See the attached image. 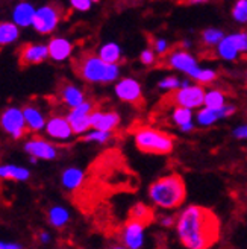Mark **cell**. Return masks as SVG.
Instances as JSON below:
<instances>
[{"label":"cell","mask_w":247,"mask_h":249,"mask_svg":"<svg viewBox=\"0 0 247 249\" xmlns=\"http://www.w3.org/2000/svg\"><path fill=\"white\" fill-rule=\"evenodd\" d=\"M96 109V105L93 101H85L82 105L70 109V113L67 114V120L71 126L73 134L76 135H85L91 129L90 124V116Z\"/></svg>","instance_id":"obj_12"},{"label":"cell","mask_w":247,"mask_h":249,"mask_svg":"<svg viewBox=\"0 0 247 249\" xmlns=\"http://www.w3.org/2000/svg\"><path fill=\"white\" fill-rule=\"evenodd\" d=\"M111 139H113V132H103V131H96V129H90L86 132L82 140L86 143H97V144H105L108 143Z\"/></svg>","instance_id":"obj_33"},{"label":"cell","mask_w":247,"mask_h":249,"mask_svg":"<svg viewBox=\"0 0 247 249\" xmlns=\"http://www.w3.org/2000/svg\"><path fill=\"white\" fill-rule=\"evenodd\" d=\"M108 249H126V248L123 246V245H113V246L108 248Z\"/></svg>","instance_id":"obj_44"},{"label":"cell","mask_w":247,"mask_h":249,"mask_svg":"<svg viewBox=\"0 0 247 249\" xmlns=\"http://www.w3.org/2000/svg\"><path fill=\"white\" fill-rule=\"evenodd\" d=\"M228 104V97L223 90L220 89H205V99H203V107L206 108H221Z\"/></svg>","instance_id":"obj_27"},{"label":"cell","mask_w":247,"mask_h":249,"mask_svg":"<svg viewBox=\"0 0 247 249\" xmlns=\"http://www.w3.org/2000/svg\"><path fill=\"white\" fill-rule=\"evenodd\" d=\"M194 116H196V113H194V111H191V109H188V108L173 107L170 119H171L173 124H176L178 129H179V128L183 126V124L193 123L194 122Z\"/></svg>","instance_id":"obj_29"},{"label":"cell","mask_w":247,"mask_h":249,"mask_svg":"<svg viewBox=\"0 0 247 249\" xmlns=\"http://www.w3.org/2000/svg\"><path fill=\"white\" fill-rule=\"evenodd\" d=\"M49 58V47L46 44L26 43L20 47L18 59L21 66H33L44 62Z\"/></svg>","instance_id":"obj_16"},{"label":"cell","mask_w":247,"mask_h":249,"mask_svg":"<svg viewBox=\"0 0 247 249\" xmlns=\"http://www.w3.org/2000/svg\"><path fill=\"white\" fill-rule=\"evenodd\" d=\"M61 99H63V102L67 107H70V109L82 105L86 101L83 90L79 89V87L75 84H64L63 85V89H61Z\"/></svg>","instance_id":"obj_22"},{"label":"cell","mask_w":247,"mask_h":249,"mask_svg":"<svg viewBox=\"0 0 247 249\" xmlns=\"http://www.w3.org/2000/svg\"><path fill=\"white\" fill-rule=\"evenodd\" d=\"M140 62L143 66H155V62H156V53L152 51V47H146L141 51L140 53Z\"/></svg>","instance_id":"obj_36"},{"label":"cell","mask_w":247,"mask_h":249,"mask_svg":"<svg viewBox=\"0 0 247 249\" xmlns=\"http://www.w3.org/2000/svg\"><path fill=\"white\" fill-rule=\"evenodd\" d=\"M158 223L163 228H175L176 227V216L173 213H163L158 217Z\"/></svg>","instance_id":"obj_37"},{"label":"cell","mask_w":247,"mask_h":249,"mask_svg":"<svg viewBox=\"0 0 247 249\" xmlns=\"http://www.w3.org/2000/svg\"><path fill=\"white\" fill-rule=\"evenodd\" d=\"M225 32L221 31L220 28H206L203 29L200 38H202V43L206 46V47H217L218 43L225 38Z\"/></svg>","instance_id":"obj_30"},{"label":"cell","mask_w":247,"mask_h":249,"mask_svg":"<svg viewBox=\"0 0 247 249\" xmlns=\"http://www.w3.org/2000/svg\"><path fill=\"white\" fill-rule=\"evenodd\" d=\"M31 178V172L26 167H20L16 164H0V179L8 181H28Z\"/></svg>","instance_id":"obj_24"},{"label":"cell","mask_w":247,"mask_h":249,"mask_svg":"<svg viewBox=\"0 0 247 249\" xmlns=\"http://www.w3.org/2000/svg\"><path fill=\"white\" fill-rule=\"evenodd\" d=\"M147 195L150 202L159 210H178L187 201V185L178 172H171L155 179L149 185Z\"/></svg>","instance_id":"obj_2"},{"label":"cell","mask_w":247,"mask_h":249,"mask_svg":"<svg viewBox=\"0 0 247 249\" xmlns=\"http://www.w3.org/2000/svg\"><path fill=\"white\" fill-rule=\"evenodd\" d=\"M129 219L141 222V223H144V225H147V223H150L153 220V211L147 204L137 202V204H133L129 210Z\"/></svg>","instance_id":"obj_28"},{"label":"cell","mask_w":247,"mask_h":249,"mask_svg":"<svg viewBox=\"0 0 247 249\" xmlns=\"http://www.w3.org/2000/svg\"><path fill=\"white\" fill-rule=\"evenodd\" d=\"M121 117L117 111H102V109H94L90 116V124L96 131H103V132H113L120 126Z\"/></svg>","instance_id":"obj_14"},{"label":"cell","mask_w":247,"mask_h":249,"mask_svg":"<svg viewBox=\"0 0 247 249\" xmlns=\"http://www.w3.org/2000/svg\"><path fill=\"white\" fill-rule=\"evenodd\" d=\"M232 18L240 24H247V0H237L232 6Z\"/></svg>","instance_id":"obj_34"},{"label":"cell","mask_w":247,"mask_h":249,"mask_svg":"<svg viewBox=\"0 0 247 249\" xmlns=\"http://www.w3.org/2000/svg\"><path fill=\"white\" fill-rule=\"evenodd\" d=\"M205 99V87L199 84H191L187 89H179L170 96V101L175 107L188 108L191 111H199L203 108Z\"/></svg>","instance_id":"obj_7"},{"label":"cell","mask_w":247,"mask_h":249,"mask_svg":"<svg viewBox=\"0 0 247 249\" xmlns=\"http://www.w3.org/2000/svg\"><path fill=\"white\" fill-rule=\"evenodd\" d=\"M243 53H247V31L225 35L215 47V55L226 62H235Z\"/></svg>","instance_id":"obj_5"},{"label":"cell","mask_w":247,"mask_h":249,"mask_svg":"<svg viewBox=\"0 0 247 249\" xmlns=\"http://www.w3.org/2000/svg\"><path fill=\"white\" fill-rule=\"evenodd\" d=\"M76 73L88 84H111L121 76L118 64H106L97 53H85L76 61Z\"/></svg>","instance_id":"obj_3"},{"label":"cell","mask_w":247,"mask_h":249,"mask_svg":"<svg viewBox=\"0 0 247 249\" xmlns=\"http://www.w3.org/2000/svg\"><path fill=\"white\" fill-rule=\"evenodd\" d=\"M0 128L9 137L18 140L26 134V122H24L23 109L18 107H8L0 114Z\"/></svg>","instance_id":"obj_8"},{"label":"cell","mask_w":247,"mask_h":249,"mask_svg":"<svg viewBox=\"0 0 247 249\" xmlns=\"http://www.w3.org/2000/svg\"><path fill=\"white\" fill-rule=\"evenodd\" d=\"M44 129H46V134L56 142H68L73 137L70 123H68L67 117H63V116L50 117L47 120Z\"/></svg>","instance_id":"obj_17"},{"label":"cell","mask_w":247,"mask_h":249,"mask_svg":"<svg viewBox=\"0 0 247 249\" xmlns=\"http://www.w3.org/2000/svg\"><path fill=\"white\" fill-rule=\"evenodd\" d=\"M20 29L17 24L12 21H2L0 23V47L9 46L18 40Z\"/></svg>","instance_id":"obj_26"},{"label":"cell","mask_w":247,"mask_h":249,"mask_svg":"<svg viewBox=\"0 0 247 249\" xmlns=\"http://www.w3.org/2000/svg\"><path fill=\"white\" fill-rule=\"evenodd\" d=\"M23 116H24V122H26V128L29 131H41L46 128V117H44V113L36 107V105H26L23 108Z\"/></svg>","instance_id":"obj_20"},{"label":"cell","mask_w":247,"mask_h":249,"mask_svg":"<svg viewBox=\"0 0 247 249\" xmlns=\"http://www.w3.org/2000/svg\"><path fill=\"white\" fill-rule=\"evenodd\" d=\"M0 249H23V246L17 242H5L0 240Z\"/></svg>","instance_id":"obj_40"},{"label":"cell","mask_w":247,"mask_h":249,"mask_svg":"<svg viewBox=\"0 0 247 249\" xmlns=\"http://www.w3.org/2000/svg\"><path fill=\"white\" fill-rule=\"evenodd\" d=\"M220 219L213 210L200 205L183 207L176 216V234L183 248L209 249L220 239Z\"/></svg>","instance_id":"obj_1"},{"label":"cell","mask_w":247,"mask_h":249,"mask_svg":"<svg viewBox=\"0 0 247 249\" xmlns=\"http://www.w3.org/2000/svg\"><path fill=\"white\" fill-rule=\"evenodd\" d=\"M114 93L117 99L126 104H138L143 99V87L140 81L126 76L120 78L114 85Z\"/></svg>","instance_id":"obj_13"},{"label":"cell","mask_w":247,"mask_h":249,"mask_svg":"<svg viewBox=\"0 0 247 249\" xmlns=\"http://www.w3.org/2000/svg\"><path fill=\"white\" fill-rule=\"evenodd\" d=\"M217 76H218L217 70L209 69V67H200L199 70L194 73V76L191 78V81L194 84H199V85L203 87V85H209V84L215 82Z\"/></svg>","instance_id":"obj_31"},{"label":"cell","mask_w":247,"mask_h":249,"mask_svg":"<svg viewBox=\"0 0 247 249\" xmlns=\"http://www.w3.org/2000/svg\"><path fill=\"white\" fill-rule=\"evenodd\" d=\"M38 240H40V243H43V245H47V243H50V240H52V235L49 234L47 231H41V232L38 234Z\"/></svg>","instance_id":"obj_41"},{"label":"cell","mask_w":247,"mask_h":249,"mask_svg":"<svg viewBox=\"0 0 247 249\" xmlns=\"http://www.w3.org/2000/svg\"><path fill=\"white\" fill-rule=\"evenodd\" d=\"M232 135H233V139H237V140L247 142V123H241L238 126L233 128Z\"/></svg>","instance_id":"obj_39"},{"label":"cell","mask_w":247,"mask_h":249,"mask_svg":"<svg viewBox=\"0 0 247 249\" xmlns=\"http://www.w3.org/2000/svg\"><path fill=\"white\" fill-rule=\"evenodd\" d=\"M36 9L29 2H20L12 9V23L17 24L18 28H29L33 23Z\"/></svg>","instance_id":"obj_19"},{"label":"cell","mask_w":247,"mask_h":249,"mask_svg":"<svg viewBox=\"0 0 247 249\" xmlns=\"http://www.w3.org/2000/svg\"><path fill=\"white\" fill-rule=\"evenodd\" d=\"M165 64L168 69L179 71L190 79L194 76V73L200 69L199 59H197L190 51H183L181 47L173 49L171 52H168L165 58Z\"/></svg>","instance_id":"obj_6"},{"label":"cell","mask_w":247,"mask_h":249,"mask_svg":"<svg viewBox=\"0 0 247 249\" xmlns=\"http://www.w3.org/2000/svg\"><path fill=\"white\" fill-rule=\"evenodd\" d=\"M97 56L106 64H118L123 61V49L115 41L103 43L97 51Z\"/></svg>","instance_id":"obj_21"},{"label":"cell","mask_w":247,"mask_h":249,"mask_svg":"<svg viewBox=\"0 0 247 249\" xmlns=\"http://www.w3.org/2000/svg\"><path fill=\"white\" fill-rule=\"evenodd\" d=\"M93 5H94V2H91V0H71L70 2V6L79 12L90 11L93 8Z\"/></svg>","instance_id":"obj_38"},{"label":"cell","mask_w":247,"mask_h":249,"mask_svg":"<svg viewBox=\"0 0 247 249\" xmlns=\"http://www.w3.org/2000/svg\"><path fill=\"white\" fill-rule=\"evenodd\" d=\"M49 58H52L56 62H63L67 61L75 51V46L73 43L64 36H55L49 43Z\"/></svg>","instance_id":"obj_18"},{"label":"cell","mask_w":247,"mask_h":249,"mask_svg":"<svg viewBox=\"0 0 247 249\" xmlns=\"http://www.w3.org/2000/svg\"><path fill=\"white\" fill-rule=\"evenodd\" d=\"M193 46V43L190 41V40H183V43H182V47L181 49H183V51H188V49Z\"/></svg>","instance_id":"obj_43"},{"label":"cell","mask_w":247,"mask_h":249,"mask_svg":"<svg viewBox=\"0 0 247 249\" xmlns=\"http://www.w3.org/2000/svg\"><path fill=\"white\" fill-rule=\"evenodd\" d=\"M235 113H237V107L233 104H229V102L221 108H206V107H203L199 111H196L194 123H196V126L209 128V126H213V124L218 123L220 120L232 117Z\"/></svg>","instance_id":"obj_11"},{"label":"cell","mask_w":247,"mask_h":249,"mask_svg":"<svg viewBox=\"0 0 247 249\" xmlns=\"http://www.w3.org/2000/svg\"><path fill=\"white\" fill-rule=\"evenodd\" d=\"M61 21V8L55 5H43L36 9L32 28L38 34H50Z\"/></svg>","instance_id":"obj_10"},{"label":"cell","mask_w":247,"mask_h":249,"mask_svg":"<svg viewBox=\"0 0 247 249\" xmlns=\"http://www.w3.org/2000/svg\"><path fill=\"white\" fill-rule=\"evenodd\" d=\"M29 161H31L32 164H36V163H38V160H36V158H33V157H29Z\"/></svg>","instance_id":"obj_45"},{"label":"cell","mask_w":247,"mask_h":249,"mask_svg":"<svg viewBox=\"0 0 247 249\" xmlns=\"http://www.w3.org/2000/svg\"><path fill=\"white\" fill-rule=\"evenodd\" d=\"M47 219L55 228H64L70 222V211L63 205H53L47 211Z\"/></svg>","instance_id":"obj_25"},{"label":"cell","mask_w":247,"mask_h":249,"mask_svg":"<svg viewBox=\"0 0 247 249\" xmlns=\"http://www.w3.org/2000/svg\"><path fill=\"white\" fill-rule=\"evenodd\" d=\"M83 179H85V172L81 169V167H76V166H71V167H67L63 175H61V182L66 187L67 190H76L79 187L83 184Z\"/></svg>","instance_id":"obj_23"},{"label":"cell","mask_w":247,"mask_h":249,"mask_svg":"<svg viewBox=\"0 0 247 249\" xmlns=\"http://www.w3.org/2000/svg\"><path fill=\"white\" fill-rule=\"evenodd\" d=\"M181 89V78L176 74H168L158 82V90L163 93H175Z\"/></svg>","instance_id":"obj_32"},{"label":"cell","mask_w":247,"mask_h":249,"mask_svg":"<svg viewBox=\"0 0 247 249\" xmlns=\"http://www.w3.org/2000/svg\"><path fill=\"white\" fill-rule=\"evenodd\" d=\"M246 84H247V74H246Z\"/></svg>","instance_id":"obj_46"},{"label":"cell","mask_w":247,"mask_h":249,"mask_svg":"<svg viewBox=\"0 0 247 249\" xmlns=\"http://www.w3.org/2000/svg\"><path fill=\"white\" fill-rule=\"evenodd\" d=\"M24 151L36 160H55L58 157V149L53 143L47 142L41 137H35L24 143Z\"/></svg>","instance_id":"obj_15"},{"label":"cell","mask_w":247,"mask_h":249,"mask_svg":"<svg viewBox=\"0 0 247 249\" xmlns=\"http://www.w3.org/2000/svg\"><path fill=\"white\" fill-rule=\"evenodd\" d=\"M152 51L156 53V56L168 55V51H170L168 40L167 38H163V36H158V38H155L153 43H152Z\"/></svg>","instance_id":"obj_35"},{"label":"cell","mask_w":247,"mask_h":249,"mask_svg":"<svg viewBox=\"0 0 247 249\" xmlns=\"http://www.w3.org/2000/svg\"><path fill=\"white\" fill-rule=\"evenodd\" d=\"M196 128H197V126H196V123L193 122V123H188V124H183L182 128H179V131L183 132V134H190V132H193Z\"/></svg>","instance_id":"obj_42"},{"label":"cell","mask_w":247,"mask_h":249,"mask_svg":"<svg viewBox=\"0 0 247 249\" xmlns=\"http://www.w3.org/2000/svg\"><path fill=\"white\" fill-rule=\"evenodd\" d=\"M133 143L143 154L152 155H168L175 149V139L152 126H141L133 132Z\"/></svg>","instance_id":"obj_4"},{"label":"cell","mask_w":247,"mask_h":249,"mask_svg":"<svg viewBox=\"0 0 247 249\" xmlns=\"http://www.w3.org/2000/svg\"><path fill=\"white\" fill-rule=\"evenodd\" d=\"M120 240L126 249H144L147 243V225L129 219L121 228Z\"/></svg>","instance_id":"obj_9"}]
</instances>
